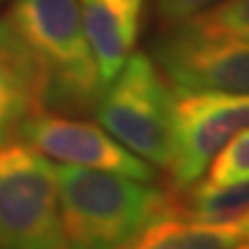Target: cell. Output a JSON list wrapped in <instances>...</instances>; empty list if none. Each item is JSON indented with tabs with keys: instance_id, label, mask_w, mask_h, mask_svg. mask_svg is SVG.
<instances>
[{
	"instance_id": "cell-1",
	"label": "cell",
	"mask_w": 249,
	"mask_h": 249,
	"mask_svg": "<svg viewBox=\"0 0 249 249\" xmlns=\"http://www.w3.org/2000/svg\"><path fill=\"white\" fill-rule=\"evenodd\" d=\"M0 44L33 79L42 111H95L102 79L81 21L79 0H14L0 17Z\"/></svg>"
},
{
	"instance_id": "cell-6",
	"label": "cell",
	"mask_w": 249,
	"mask_h": 249,
	"mask_svg": "<svg viewBox=\"0 0 249 249\" xmlns=\"http://www.w3.org/2000/svg\"><path fill=\"white\" fill-rule=\"evenodd\" d=\"M166 28L152 55L173 86L249 92V39L205 28L194 18Z\"/></svg>"
},
{
	"instance_id": "cell-12",
	"label": "cell",
	"mask_w": 249,
	"mask_h": 249,
	"mask_svg": "<svg viewBox=\"0 0 249 249\" xmlns=\"http://www.w3.org/2000/svg\"><path fill=\"white\" fill-rule=\"evenodd\" d=\"M208 178L203 182L213 187L249 182V127L235 134L231 141L217 152V157L208 166Z\"/></svg>"
},
{
	"instance_id": "cell-11",
	"label": "cell",
	"mask_w": 249,
	"mask_h": 249,
	"mask_svg": "<svg viewBox=\"0 0 249 249\" xmlns=\"http://www.w3.org/2000/svg\"><path fill=\"white\" fill-rule=\"evenodd\" d=\"M249 208V182L213 187L208 182H194L189 187L185 205L178 203V213L192 222H229L240 217Z\"/></svg>"
},
{
	"instance_id": "cell-9",
	"label": "cell",
	"mask_w": 249,
	"mask_h": 249,
	"mask_svg": "<svg viewBox=\"0 0 249 249\" xmlns=\"http://www.w3.org/2000/svg\"><path fill=\"white\" fill-rule=\"evenodd\" d=\"M249 240V208L229 222H192L173 210L157 217L127 249H233Z\"/></svg>"
},
{
	"instance_id": "cell-14",
	"label": "cell",
	"mask_w": 249,
	"mask_h": 249,
	"mask_svg": "<svg viewBox=\"0 0 249 249\" xmlns=\"http://www.w3.org/2000/svg\"><path fill=\"white\" fill-rule=\"evenodd\" d=\"M219 0H157V9H160V18L166 26L180 23L185 18L196 17L198 12L213 7Z\"/></svg>"
},
{
	"instance_id": "cell-7",
	"label": "cell",
	"mask_w": 249,
	"mask_h": 249,
	"mask_svg": "<svg viewBox=\"0 0 249 249\" xmlns=\"http://www.w3.org/2000/svg\"><path fill=\"white\" fill-rule=\"evenodd\" d=\"M21 139L46 157L67 161L74 166L111 171L118 176L152 182L155 169L139 155L127 150L102 124L74 120L53 111H35L21 127Z\"/></svg>"
},
{
	"instance_id": "cell-15",
	"label": "cell",
	"mask_w": 249,
	"mask_h": 249,
	"mask_svg": "<svg viewBox=\"0 0 249 249\" xmlns=\"http://www.w3.org/2000/svg\"><path fill=\"white\" fill-rule=\"evenodd\" d=\"M233 249H249V240L242 242V245H238V247H233Z\"/></svg>"
},
{
	"instance_id": "cell-2",
	"label": "cell",
	"mask_w": 249,
	"mask_h": 249,
	"mask_svg": "<svg viewBox=\"0 0 249 249\" xmlns=\"http://www.w3.org/2000/svg\"><path fill=\"white\" fill-rule=\"evenodd\" d=\"M53 171L62 249H127L148 224L176 208L150 182L74 164Z\"/></svg>"
},
{
	"instance_id": "cell-8",
	"label": "cell",
	"mask_w": 249,
	"mask_h": 249,
	"mask_svg": "<svg viewBox=\"0 0 249 249\" xmlns=\"http://www.w3.org/2000/svg\"><path fill=\"white\" fill-rule=\"evenodd\" d=\"M143 0H79L90 51L107 88L132 55Z\"/></svg>"
},
{
	"instance_id": "cell-5",
	"label": "cell",
	"mask_w": 249,
	"mask_h": 249,
	"mask_svg": "<svg viewBox=\"0 0 249 249\" xmlns=\"http://www.w3.org/2000/svg\"><path fill=\"white\" fill-rule=\"evenodd\" d=\"M249 127V92L171 86L169 178L176 192L198 182L226 143Z\"/></svg>"
},
{
	"instance_id": "cell-3",
	"label": "cell",
	"mask_w": 249,
	"mask_h": 249,
	"mask_svg": "<svg viewBox=\"0 0 249 249\" xmlns=\"http://www.w3.org/2000/svg\"><path fill=\"white\" fill-rule=\"evenodd\" d=\"M99 124L152 166L166 169L171 157V88L157 62L132 53L95 107Z\"/></svg>"
},
{
	"instance_id": "cell-10",
	"label": "cell",
	"mask_w": 249,
	"mask_h": 249,
	"mask_svg": "<svg viewBox=\"0 0 249 249\" xmlns=\"http://www.w3.org/2000/svg\"><path fill=\"white\" fill-rule=\"evenodd\" d=\"M35 111L39 104L30 74L0 44V145L21 136L26 118Z\"/></svg>"
},
{
	"instance_id": "cell-13",
	"label": "cell",
	"mask_w": 249,
	"mask_h": 249,
	"mask_svg": "<svg viewBox=\"0 0 249 249\" xmlns=\"http://www.w3.org/2000/svg\"><path fill=\"white\" fill-rule=\"evenodd\" d=\"M192 18L205 28L249 39V0H219Z\"/></svg>"
},
{
	"instance_id": "cell-4",
	"label": "cell",
	"mask_w": 249,
	"mask_h": 249,
	"mask_svg": "<svg viewBox=\"0 0 249 249\" xmlns=\"http://www.w3.org/2000/svg\"><path fill=\"white\" fill-rule=\"evenodd\" d=\"M0 249H62L55 171L26 141L0 145Z\"/></svg>"
}]
</instances>
